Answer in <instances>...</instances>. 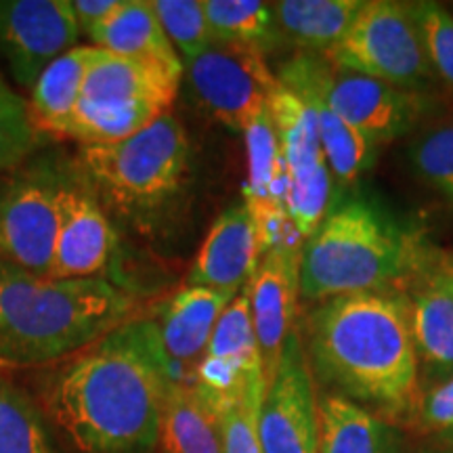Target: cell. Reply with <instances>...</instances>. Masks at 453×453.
<instances>
[{"instance_id": "1", "label": "cell", "mask_w": 453, "mask_h": 453, "mask_svg": "<svg viewBox=\"0 0 453 453\" xmlns=\"http://www.w3.org/2000/svg\"><path fill=\"white\" fill-rule=\"evenodd\" d=\"M170 367L157 324L130 317L44 382L50 420L78 453H156Z\"/></svg>"}, {"instance_id": "2", "label": "cell", "mask_w": 453, "mask_h": 453, "mask_svg": "<svg viewBox=\"0 0 453 453\" xmlns=\"http://www.w3.org/2000/svg\"><path fill=\"white\" fill-rule=\"evenodd\" d=\"M313 376L388 422L410 420L420 399V361L401 292L324 300L307 319Z\"/></svg>"}, {"instance_id": "3", "label": "cell", "mask_w": 453, "mask_h": 453, "mask_svg": "<svg viewBox=\"0 0 453 453\" xmlns=\"http://www.w3.org/2000/svg\"><path fill=\"white\" fill-rule=\"evenodd\" d=\"M137 296L105 277L53 280L0 263V370L81 353L130 319Z\"/></svg>"}, {"instance_id": "4", "label": "cell", "mask_w": 453, "mask_h": 453, "mask_svg": "<svg viewBox=\"0 0 453 453\" xmlns=\"http://www.w3.org/2000/svg\"><path fill=\"white\" fill-rule=\"evenodd\" d=\"M434 254L370 196L334 202L300 252V296L324 300L350 294L399 292L433 267Z\"/></svg>"}, {"instance_id": "5", "label": "cell", "mask_w": 453, "mask_h": 453, "mask_svg": "<svg viewBox=\"0 0 453 453\" xmlns=\"http://www.w3.org/2000/svg\"><path fill=\"white\" fill-rule=\"evenodd\" d=\"M189 137L174 113L133 137L82 147L81 162L95 194L128 219H147L179 194L189 170Z\"/></svg>"}, {"instance_id": "6", "label": "cell", "mask_w": 453, "mask_h": 453, "mask_svg": "<svg viewBox=\"0 0 453 453\" xmlns=\"http://www.w3.org/2000/svg\"><path fill=\"white\" fill-rule=\"evenodd\" d=\"M326 57L336 70L361 73L416 93L437 81L411 3H365L347 36Z\"/></svg>"}, {"instance_id": "7", "label": "cell", "mask_w": 453, "mask_h": 453, "mask_svg": "<svg viewBox=\"0 0 453 453\" xmlns=\"http://www.w3.org/2000/svg\"><path fill=\"white\" fill-rule=\"evenodd\" d=\"M65 179L49 164L0 177V263L49 277Z\"/></svg>"}, {"instance_id": "8", "label": "cell", "mask_w": 453, "mask_h": 453, "mask_svg": "<svg viewBox=\"0 0 453 453\" xmlns=\"http://www.w3.org/2000/svg\"><path fill=\"white\" fill-rule=\"evenodd\" d=\"M183 76L202 110L231 133L250 127L277 88L275 73L260 50L223 41H214L185 64Z\"/></svg>"}, {"instance_id": "9", "label": "cell", "mask_w": 453, "mask_h": 453, "mask_svg": "<svg viewBox=\"0 0 453 453\" xmlns=\"http://www.w3.org/2000/svg\"><path fill=\"white\" fill-rule=\"evenodd\" d=\"M321 90L332 110L373 145L390 143L413 133L437 107L426 95L355 72L336 70L327 59L321 70Z\"/></svg>"}, {"instance_id": "10", "label": "cell", "mask_w": 453, "mask_h": 453, "mask_svg": "<svg viewBox=\"0 0 453 453\" xmlns=\"http://www.w3.org/2000/svg\"><path fill=\"white\" fill-rule=\"evenodd\" d=\"M258 439L263 453H317L319 399L298 330L288 338L275 376L265 388Z\"/></svg>"}, {"instance_id": "11", "label": "cell", "mask_w": 453, "mask_h": 453, "mask_svg": "<svg viewBox=\"0 0 453 453\" xmlns=\"http://www.w3.org/2000/svg\"><path fill=\"white\" fill-rule=\"evenodd\" d=\"M81 34L70 0H0V55L24 88L78 47Z\"/></svg>"}, {"instance_id": "12", "label": "cell", "mask_w": 453, "mask_h": 453, "mask_svg": "<svg viewBox=\"0 0 453 453\" xmlns=\"http://www.w3.org/2000/svg\"><path fill=\"white\" fill-rule=\"evenodd\" d=\"M194 388L214 413L252 390L267 388L246 288L219 317L196 367Z\"/></svg>"}, {"instance_id": "13", "label": "cell", "mask_w": 453, "mask_h": 453, "mask_svg": "<svg viewBox=\"0 0 453 453\" xmlns=\"http://www.w3.org/2000/svg\"><path fill=\"white\" fill-rule=\"evenodd\" d=\"M116 231L87 180L65 179L59 197L53 280H95L111 263Z\"/></svg>"}, {"instance_id": "14", "label": "cell", "mask_w": 453, "mask_h": 453, "mask_svg": "<svg viewBox=\"0 0 453 453\" xmlns=\"http://www.w3.org/2000/svg\"><path fill=\"white\" fill-rule=\"evenodd\" d=\"M326 59L313 53H296L280 65L275 78L281 87L290 88L313 111L319 130L321 150L332 177L342 185H355L376 164L378 145L365 139L332 110L321 90V70Z\"/></svg>"}, {"instance_id": "15", "label": "cell", "mask_w": 453, "mask_h": 453, "mask_svg": "<svg viewBox=\"0 0 453 453\" xmlns=\"http://www.w3.org/2000/svg\"><path fill=\"white\" fill-rule=\"evenodd\" d=\"M246 292L250 298L265 384H269L280 365L288 338L296 332L300 254L271 252L260 257Z\"/></svg>"}, {"instance_id": "16", "label": "cell", "mask_w": 453, "mask_h": 453, "mask_svg": "<svg viewBox=\"0 0 453 453\" xmlns=\"http://www.w3.org/2000/svg\"><path fill=\"white\" fill-rule=\"evenodd\" d=\"M260 263L257 225L246 202L226 206L214 220L191 265L187 286L237 296Z\"/></svg>"}, {"instance_id": "17", "label": "cell", "mask_w": 453, "mask_h": 453, "mask_svg": "<svg viewBox=\"0 0 453 453\" xmlns=\"http://www.w3.org/2000/svg\"><path fill=\"white\" fill-rule=\"evenodd\" d=\"M407 296L411 336L424 380L437 384L453 373V265L437 263L411 281Z\"/></svg>"}, {"instance_id": "18", "label": "cell", "mask_w": 453, "mask_h": 453, "mask_svg": "<svg viewBox=\"0 0 453 453\" xmlns=\"http://www.w3.org/2000/svg\"><path fill=\"white\" fill-rule=\"evenodd\" d=\"M235 296L185 286L168 300L157 324V334L170 367V384H196V367L200 364L219 317Z\"/></svg>"}, {"instance_id": "19", "label": "cell", "mask_w": 453, "mask_h": 453, "mask_svg": "<svg viewBox=\"0 0 453 453\" xmlns=\"http://www.w3.org/2000/svg\"><path fill=\"white\" fill-rule=\"evenodd\" d=\"M183 76L160 65L107 53L93 67L82 99L99 104H156L170 110Z\"/></svg>"}, {"instance_id": "20", "label": "cell", "mask_w": 453, "mask_h": 453, "mask_svg": "<svg viewBox=\"0 0 453 453\" xmlns=\"http://www.w3.org/2000/svg\"><path fill=\"white\" fill-rule=\"evenodd\" d=\"M317 453H403V437L365 407L340 395L319 401V439Z\"/></svg>"}, {"instance_id": "21", "label": "cell", "mask_w": 453, "mask_h": 453, "mask_svg": "<svg viewBox=\"0 0 453 453\" xmlns=\"http://www.w3.org/2000/svg\"><path fill=\"white\" fill-rule=\"evenodd\" d=\"M90 42L107 53L160 65L179 76L185 72L183 61L162 30L151 0H124V7L110 24L90 36Z\"/></svg>"}, {"instance_id": "22", "label": "cell", "mask_w": 453, "mask_h": 453, "mask_svg": "<svg viewBox=\"0 0 453 453\" xmlns=\"http://www.w3.org/2000/svg\"><path fill=\"white\" fill-rule=\"evenodd\" d=\"M105 50L95 44H78L41 73L32 88V120L38 130L57 134L81 104L90 70L104 59Z\"/></svg>"}, {"instance_id": "23", "label": "cell", "mask_w": 453, "mask_h": 453, "mask_svg": "<svg viewBox=\"0 0 453 453\" xmlns=\"http://www.w3.org/2000/svg\"><path fill=\"white\" fill-rule=\"evenodd\" d=\"M365 0H281L273 3L286 44L300 53L327 55L347 36Z\"/></svg>"}, {"instance_id": "24", "label": "cell", "mask_w": 453, "mask_h": 453, "mask_svg": "<svg viewBox=\"0 0 453 453\" xmlns=\"http://www.w3.org/2000/svg\"><path fill=\"white\" fill-rule=\"evenodd\" d=\"M157 453H223L219 416L191 387L168 384Z\"/></svg>"}, {"instance_id": "25", "label": "cell", "mask_w": 453, "mask_h": 453, "mask_svg": "<svg viewBox=\"0 0 453 453\" xmlns=\"http://www.w3.org/2000/svg\"><path fill=\"white\" fill-rule=\"evenodd\" d=\"M166 111L170 110L156 104H99L81 99L57 137L73 139L82 147L118 143L141 133Z\"/></svg>"}, {"instance_id": "26", "label": "cell", "mask_w": 453, "mask_h": 453, "mask_svg": "<svg viewBox=\"0 0 453 453\" xmlns=\"http://www.w3.org/2000/svg\"><path fill=\"white\" fill-rule=\"evenodd\" d=\"M214 41L242 44L263 55L286 47L273 3L263 0H203Z\"/></svg>"}, {"instance_id": "27", "label": "cell", "mask_w": 453, "mask_h": 453, "mask_svg": "<svg viewBox=\"0 0 453 453\" xmlns=\"http://www.w3.org/2000/svg\"><path fill=\"white\" fill-rule=\"evenodd\" d=\"M269 113L286 157L288 177L327 164L313 111L296 93L277 82V88L269 99Z\"/></svg>"}, {"instance_id": "28", "label": "cell", "mask_w": 453, "mask_h": 453, "mask_svg": "<svg viewBox=\"0 0 453 453\" xmlns=\"http://www.w3.org/2000/svg\"><path fill=\"white\" fill-rule=\"evenodd\" d=\"M248 154V200L286 206L288 164L277 139L269 107L243 130Z\"/></svg>"}, {"instance_id": "29", "label": "cell", "mask_w": 453, "mask_h": 453, "mask_svg": "<svg viewBox=\"0 0 453 453\" xmlns=\"http://www.w3.org/2000/svg\"><path fill=\"white\" fill-rule=\"evenodd\" d=\"M0 453H57L38 405L0 378Z\"/></svg>"}, {"instance_id": "30", "label": "cell", "mask_w": 453, "mask_h": 453, "mask_svg": "<svg viewBox=\"0 0 453 453\" xmlns=\"http://www.w3.org/2000/svg\"><path fill=\"white\" fill-rule=\"evenodd\" d=\"M407 156L416 177L453 208V122L418 134Z\"/></svg>"}, {"instance_id": "31", "label": "cell", "mask_w": 453, "mask_h": 453, "mask_svg": "<svg viewBox=\"0 0 453 453\" xmlns=\"http://www.w3.org/2000/svg\"><path fill=\"white\" fill-rule=\"evenodd\" d=\"M151 4L183 65L214 42L203 0H151Z\"/></svg>"}, {"instance_id": "32", "label": "cell", "mask_w": 453, "mask_h": 453, "mask_svg": "<svg viewBox=\"0 0 453 453\" xmlns=\"http://www.w3.org/2000/svg\"><path fill=\"white\" fill-rule=\"evenodd\" d=\"M38 143L30 105L0 76V174L21 164Z\"/></svg>"}, {"instance_id": "33", "label": "cell", "mask_w": 453, "mask_h": 453, "mask_svg": "<svg viewBox=\"0 0 453 453\" xmlns=\"http://www.w3.org/2000/svg\"><path fill=\"white\" fill-rule=\"evenodd\" d=\"M332 179L334 177L327 164L309 170V173L288 177L286 211L304 240H309L315 234L317 226L330 212L334 203Z\"/></svg>"}, {"instance_id": "34", "label": "cell", "mask_w": 453, "mask_h": 453, "mask_svg": "<svg viewBox=\"0 0 453 453\" xmlns=\"http://www.w3.org/2000/svg\"><path fill=\"white\" fill-rule=\"evenodd\" d=\"M411 11L422 32L434 76L453 90V15L443 4L430 0L411 3Z\"/></svg>"}, {"instance_id": "35", "label": "cell", "mask_w": 453, "mask_h": 453, "mask_svg": "<svg viewBox=\"0 0 453 453\" xmlns=\"http://www.w3.org/2000/svg\"><path fill=\"white\" fill-rule=\"evenodd\" d=\"M263 396L265 388L252 390L217 413L223 453H263L258 439V411Z\"/></svg>"}, {"instance_id": "36", "label": "cell", "mask_w": 453, "mask_h": 453, "mask_svg": "<svg viewBox=\"0 0 453 453\" xmlns=\"http://www.w3.org/2000/svg\"><path fill=\"white\" fill-rule=\"evenodd\" d=\"M243 202L250 208L254 225H257L260 257L271 252H303V246L307 240L300 235V231L292 223L290 214H288L283 203L248 200V197Z\"/></svg>"}, {"instance_id": "37", "label": "cell", "mask_w": 453, "mask_h": 453, "mask_svg": "<svg viewBox=\"0 0 453 453\" xmlns=\"http://www.w3.org/2000/svg\"><path fill=\"white\" fill-rule=\"evenodd\" d=\"M410 422L422 433L443 434L453 428V373L445 380L430 384L426 390H420V399Z\"/></svg>"}, {"instance_id": "38", "label": "cell", "mask_w": 453, "mask_h": 453, "mask_svg": "<svg viewBox=\"0 0 453 453\" xmlns=\"http://www.w3.org/2000/svg\"><path fill=\"white\" fill-rule=\"evenodd\" d=\"M122 7L124 0H73L72 3L78 27L88 38L97 30H101V27L110 24Z\"/></svg>"}, {"instance_id": "39", "label": "cell", "mask_w": 453, "mask_h": 453, "mask_svg": "<svg viewBox=\"0 0 453 453\" xmlns=\"http://www.w3.org/2000/svg\"><path fill=\"white\" fill-rule=\"evenodd\" d=\"M439 441L443 445L449 447V449H453V428L447 430V433H443V434H439Z\"/></svg>"}, {"instance_id": "40", "label": "cell", "mask_w": 453, "mask_h": 453, "mask_svg": "<svg viewBox=\"0 0 453 453\" xmlns=\"http://www.w3.org/2000/svg\"><path fill=\"white\" fill-rule=\"evenodd\" d=\"M424 453H453V449H428Z\"/></svg>"}, {"instance_id": "41", "label": "cell", "mask_w": 453, "mask_h": 453, "mask_svg": "<svg viewBox=\"0 0 453 453\" xmlns=\"http://www.w3.org/2000/svg\"><path fill=\"white\" fill-rule=\"evenodd\" d=\"M451 265H453V258H451Z\"/></svg>"}]
</instances>
